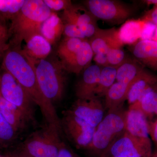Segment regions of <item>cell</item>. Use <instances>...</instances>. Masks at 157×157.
<instances>
[{
  "instance_id": "5bb4252c",
  "label": "cell",
  "mask_w": 157,
  "mask_h": 157,
  "mask_svg": "<svg viewBox=\"0 0 157 157\" xmlns=\"http://www.w3.org/2000/svg\"><path fill=\"white\" fill-rule=\"evenodd\" d=\"M102 68L96 64H92L84 69L81 78L75 86L77 99H89L94 97Z\"/></svg>"
},
{
  "instance_id": "b9f144b4",
  "label": "cell",
  "mask_w": 157,
  "mask_h": 157,
  "mask_svg": "<svg viewBox=\"0 0 157 157\" xmlns=\"http://www.w3.org/2000/svg\"><path fill=\"white\" fill-rule=\"evenodd\" d=\"M151 157H157V147L155 149L154 151H153Z\"/></svg>"
},
{
  "instance_id": "7bdbcfd3",
  "label": "cell",
  "mask_w": 157,
  "mask_h": 157,
  "mask_svg": "<svg viewBox=\"0 0 157 157\" xmlns=\"http://www.w3.org/2000/svg\"><path fill=\"white\" fill-rule=\"evenodd\" d=\"M153 40H156L157 41V27L156 29L155 33V35L154 38Z\"/></svg>"
},
{
  "instance_id": "e575fe53",
  "label": "cell",
  "mask_w": 157,
  "mask_h": 157,
  "mask_svg": "<svg viewBox=\"0 0 157 157\" xmlns=\"http://www.w3.org/2000/svg\"><path fill=\"white\" fill-rule=\"evenodd\" d=\"M8 37L9 35L6 28L3 26L0 27V55L9 48V45L7 44Z\"/></svg>"
},
{
  "instance_id": "277c9868",
  "label": "cell",
  "mask_w": 157,
  "mask_h": 157,
  "mask_svg": "<svg viewBox=\"0 0 157 157\" xmlns=\"http://www.w3.org/2000/svg\"><path fill=\"white\" fill-rule=\"evenodd\" d=\"M126 113L122 107L108 112L96 127L92 141L86 150L96 157H106L113 144L126 131Z\"/></svg>"
},
{
  "instance_id": "83f0119b",
  "label": "cell",
  "mask_w": 157,
  "mask_h": 157,
  "mask_svg": "<svg viewBox=\"0 0 157 157\" xmlns=\"http://www.w3.org/2000/svg\"><path fill=\"white\" fill-rule=\"evenodd\" d=\"M25 0H0V12L11 18L20 10Z\"/></svg>"
},
{
  "instance_id": "484cf974",
  "label": "cell",
  "mask_w": 157,
  "mask_h": 157,
  "mask_svg": "<svg viewBox=\"0 0 157 157\" xmlns=\"http://www.w3.org/2000/svg\"><path fill=\"white\" fill-rule=\"evenodd\" d=\"M84 39L65 37L60 43L57 49V55L60 60L63 63L70 59L80 47Z\"/></svg>"
},
{
  "instance_id": "44dd1931",
  "label": "cell",
  "mask_w": 157,
  "mask_h": 157,
  "mask_svg": "<svg viewBox=\"0 0 157 157\" xmlns=\"http://www.w3.org/2000/svg\"><path fill=\"white\" fill-rule=\"evenodd\" d=\"M146 21L143 19L128 20L118 30L121 42L124 44H135L140 40Z\"/></svg>"
},
{
  "instance_id": "e0dca14e",
  "label": "cell",
  "mask_w": 157,
  "mask_h": 157,
  "mask_svg": "<svg viewBox=\"0 0 157 157\" xmlns=\"http://www.w3.org/2000/svg\"><path fill=\"white\" fill-rule=\"evenodd\" d=\"M25 43L21 51L32 61L46 59L51 52L52 45L41 34L33 36Z\"/></svg>"
},
{
  "instance_id": "8992f818",
  "label": "cell",
  "mask_w": 157,
  "mask_h": 157,
  "mask_svg": "<svg viewBox=\"0 0 157 157\" xmlns=\"http://www.w3.org/2000/svg\"><path fill=\"white\" fill-rule=\"evenodd\" d=\"M0 94L19 108L31 123H36V105L14 76L6 70L0 76Z\"/></svg>"
},
{
  "instance_id": "9c48e42d",
  "label": "cell",
  "mask_w": 157,
  "mask_h": 157,
  "mask_svg": "<svg viewBox=\"0 0 157 157\" xmlns=\"http://www.w3.org/2000/svg\"><path fill=\"white\" fill-rule=\"evenodd\" d=\"M126 132L141 146L153 152L147 117L140 109L129 106L126 113Z\"/></svg>"
},
{
  "instance_id": "1f68e13d",
  "label": "cell",
  "mask_w": 157,
  "mask_h": 157,
  "mask_svg": "<svg viewBox=\"0 0 157 157\" xmlns=\"http://www.w3.org/2000/svg\"><path fill=\"white\" fill-rule=\"evenodd\" d=\"M157 27L155 24L146 21L140 40H153Z\"/></svg>"
},
{
  "instance_id": "8fae6325",
  "label": "cell",
  "mask_w": 157,
  "mask_h": 157,
  "mask_svg": "<svg viewBox=\"0 0 157 157\" xmlns=\"http://www.w3.org/2000/svg\"><path fill=\"white\" fill-rule=\"evenodd\" d=\"M152 153L137 143L125 131L113 144L106 157H151Z\"/></svg>"
},
{
  "instance_id": "5b68a950",
  "label": "cell",
  "mask_w": 157,
  "mask_h": 157,
  "mask_svg": "<svg viewBox=\"0 0 157 157\" xmlns=\"http://www.w3.org/2000/svg\"><path fill=\"white\" fill-rule=\"evenodd\" d=\"M61 131L56 126L45 124L29 135L19 151L32 157H57L63 141Z\"/></svg>"
},
{
  "instance_id": "8d00e7d4",
  "label": "cell",
  "mask_w": 157,
  "mask_h": 157,
  "mask_svg": "<svg viewBox=\"0 0 157 157\" xmlns=\"http://www.w3.org/2000/svg\"><path fill=\"white\" fill-rule=\"evenodd\" d=\"M94 60L96 64L101 68L109 67L107 55L104 54L98 53L94 55Z\"/></svg>"
},
{
  "instance_id": "4dcf8cb0",
  "label": "cell",
  "mask_w": 157,
  "mask_h": 157,
  "mask_svg": "<svg viewBox=\"0 0 157 157\" xmlns=\"http://www.w3.org/2000/svg\"><path fill=\"white\" fill-rule=\"evenodd\" d=\"M64 29L63 34L65 37L86 39L78 27L76 25L68 23H64Z\"/></svg>"
},
{
  "instance_id": "4316f807",
  "label": "cell",
  "mask_w": 157,
  "mask_h": 157,
  "mask_svg": "<svg viewBox=\"0 0 157 157\" xmlns=\"http://www.w3.org/2000/svg\"><path fill=\"white\" fill-rule=\"evenodd\" d=\"M15 131L0 113V148H7L14 143L17 137Z\"/></svg>"
},
{
  "instance_id": "cb8c5ba5",
  "label": "cell",
  "mask_w": 157,
  "mask_h": 157,
  "mask_svg": "<svg viewBox=\"0 0 157 157\" xmlns=\"http://www.w3.org/2000/svg\"><path fill=\"white\" fill-rule=\"evenodd\" d=\"M116 76V68L109 66L102 68L98 85L94 92V97L99 98L104 97L115 82Z\"/></svg>"
},
{
  "instance_id": "f35d334b",
  "label": "cell",
  "mask_w": 157,
  "mask_h": 157,
  "mask_svg": "<svg viewBox=\"0 0 157 157\" xmlns=\"http://www.w3.org/2000/svg\"><path fill=\"white\" fill-rule=\"evenodd\" d=\"M12 157H32L18 150L10 153Z\"/></svg>"
},
{
  "instance_id": "2e32d148",
  "label": "cell",
  "mask_w": 157,
  "mask_h": 157,
  "mask_svg": "<svg viewBox=\"0 0 157 157\" xmlns=\"http://www.w3.org/2000/svg\"><path fill=\"white\" fill-rule=\"evenodd\" d=\"M94 55L88 40L86 39L73 56L61 63L67 72L78 74L90 65Z\"/></svg>"
},
{
  "instance_id": "4fadbf2b",
  "label": "cell",
  "mask_w": 157,
  "mask_h": 157,
  "mask_svg": "<svg viewBox=\"0 0 157 157\" xmlns=\"http://www.w3.org/2000/svg\"><path fill=\"white\" fill-rule=\"evenodd\" d=\"M130 49L134 58L144 67L157 71V41L139 40Z\"/></svg>"
},
{
  "instance_id": "f1b7e54d",
  "label": "cell",
  "mask_w": 157,
  "mask_h": 157,
  "mask_svg": "<svg viewBox=\"0 0 157 157\" xmlns=\"http://www.w3.org/2000/svg\"><path fill=\"white\" fill-rule=\"evenodd\" d=\"M106 55L109 67L116 69L122 65L127 58L126 54L122 48L110 49Z\"/></svg>"
},
{
  "instance_id": "9a60e30c",
  "label": "cell",
  "mask_w": 157,
  "mask_h": 157,
  "mask_svg": "<svg viewBox=\"0 0 157 157\" xmlns=\"http://www.w3.org/2000/svg\"><path fill=\"white\" fill-rule=\"evenodd\" d=\"M157 89V75L144 69L129 89L127 100L129 105L136 103L146 93Z\"/></svg>"
},
{
  "instance_id": "60d3db41",
  "label": "cell",
  "mask_w": 157,
  "mask_h": 157,
  "mask_svg": "<svg viewBox=\"0 0 157 157\" xmlns=\"http://www.w3.org/2000/svg\"><path fill=\"white\" fill-rule=\"evenodd\" d=\"M0 157H12V156L10 153H8L5 155L0 154Z\"/></svg>"
},
{
  "instance_id": "7a4b0ae2",
  "label": "cell",
  "mask_w": 157,
  "mask_h": 157,
  "mask_svg": "<svg viewBox=\"0 0 157 157\" xmlns=\"http://www.w3.org/2000/svg\"><path fill=\"white\" fill-rule=\"evenodd\" d=\"M52 12L42 0H25L21 9L11 18L13 47L21 48L23 41L27 42L35 35H41L42 24Z\"/></svg>"
},
{
  "instance_id": "836d02e7",
  "label": "cell",
  "mask_w": 157,
  "mask_h": 157,
  "mask_svg": "<svg viewBox=\"0 0 157 157\" xmlns=\"http://www.w3.org/2000/svg\"><path fill=\"white\" fill-rule=\"evenodd\" d=\"M57 157H80L67 145L64 141H62Z\"/></svg>"
},
{
  "instance_id": "ffe728a7",
  "label": "cell",
  "mask_w": 157,
  "mask_h": 157,
  "mask_svg": "<svg viewBox=\"0 0 157 157\" xmlns=\"http://www.w3.org/2000/svg\"><path fill=\"white\" fill-rule=\"evenodd\" d=\"M144 69L143 65L135 59L127 57L122 65L117 69L116 80L131 86Z\"/></svg>"
},
{
  "instance_id": "ac0fdd59",
  "label": "cell",
  "mask_w": 157,
  "mask_h": 157,
  "mask_svg": "<svg viewBox=\"0 0 157 157\" xmlns=\"http://www.w3.org/2000/svg\"><path fill=\"white\" fill-rule=\"evenodd\" d=\"M0 113L17 132L24 130L30 121L16 106L0 94Z\"/></svg>"
},
{
  "instance_id": "f6af8a7d",
  "label": "cell",
  "mask_w": 157,
  "mask_h": 157,
  "mask_svg": "<svg viewBox=\"0 0 157 157\" xmlns=\"http://www.w3.org/2000/svg\"><path fill=\"white\" fill-rule=\"evenodd\" d=\"M113 157V156H108V157Z\"/></svg>"
},
{
  "instance_id": "ab89813d",
  "label": "cell",
  "mask_w": 157,
  "mask_h": 157,
  "mask_svg": "<svg viewBox=\"0 0 157 157\" xmlns=\"http://www.w3.org/2000/svg\"><path fill=\"white\" fill-rule=\"evenodd\" d=\"M143 2L146 4L147 6H150L151 5H153L155 6L157 5V0H146L143 1Z\"/></svg>"
},
{
  "instance_id": "d6986e66",
  "label": "cell",
  "mask_w": 157,
  "mask_h": 157,
  "mask_svg": "<svg viewBox=\"0 0 157 157\" xmlns=\"http://www.w3.org/2000/svg\"><path fill=\"white\" fill-rule=\"evenodd\" d=\"M62 16L64 22L73 24L78 27L98 22V19L84 6L72 4L63 11Z\"/></svg>"
},
{
  "instance_id": "ee69618b",
  "label": "cell",
  "mask_w": 157,
  "mask_h": 157,
  "mask_svg": "<svg viewBox=\"0 0 157 157\" xmlns=\"http://www.w3.org/2000/svg\"><path fill=\"white\" fill-rule=\"evenodd\" d=\"M2 26H2V25H1V24H0V27H2Z\"/></svg>"
},
{
  "instance_id": "30bf717a",
  "label": "cell",
  "mask_w": 157,
  "mask_h": 157,
  "mask_svg": "<svg viewBox=\"0 0 157 157\" xmlns=\"http://www.w3.org/2000/svg\"><path fill=\"white\" fill-rule=\"evenodd\" d=\"M71 113L96 128L104 117V107L100 98L77 99L69 109Z\"/></svg>"
},
{
  "instance_id": "f546056e",
  "label": "cell",
  "mask_w": 157,
  "mask_h": 157,
  "mask_svg": "<svg viewBox=\"0 0 157 157\" xmlns=\"http://www.w3.org/2000/svg\"><path fill=\"white\" fill-rule=\"evenodd\" d=\"M43 2L52 11H64L72 4L69 0H44Z\"/></svg>"
},
{
  "instance_id": "603a6c76",
  "label": "cell",
  "mask_w": 157,
  "mask_h": 157,
  "mask_svg": "<svg viewBox=\"0 0 157 157\" xmlns=\"http://www.w3.org/2000/svg\"><path fill=\"white\" fill-rule=\"evenodd\" d=\"M131 86L115 82L107 91L105 97V106L108 112L114 111L122 107L124 102L127 100Z\"/></svg>"
},
{
  "instance_id": "d6a6232c",
  "label": "cell",
  "mask_w": 157,
  "mask_h": 157,
  "mask_svg": "<svg viewBox=\"0 0 157 157\" xmlns=\"http://www.w3.org/2000/svg\"><path fill=\"white\" fill-rule=\"evenodd\" d=\"M78 28L85 37L86 39V38L90 39L94 36L99 29L98 23L88 24L78 27Z\"/></svg>"
},
{
  "instance_id": "7402d4cb",
  "label": "cell",
  "mask_w": 157,
  "mask_h": 157,
  "mask_svg": "<svg viewBox=\"0 0 157 157\" xmlns=\"http://www.w3.org/2000/svg\"><path fill=\"white\" fill-rule=\"evenodd\" d=\"M65 24L61 17L52 12L49 17L42 24L41 34L51 45L60 39L63 33Z\"/></svg>"
},
{
  "instance_id": "7c38bea8",
  "label": "cell",
  "mask_w": 157,
  "mask_h": 157,
  "mask_svg": "<svg viewBox=\"0 0 157 157\" xmlns=\"http://www.w3.org/2000/svg\"><path fill=\"white\" fill-rule=\"evenodd\" d=\"M94 55L107 54L109 50L121 48L124 44L121 42L118 30L115 27L109 29L99 28L94 36L88 40Z\"/></svg>"
},
{
  "instance_id": "d4e9b609",
  "label": "cell",
  "mask_w": 157,
  "mask_h": 157,
  "mask_svg": "<svg viewBox=\"0 0 157 157\" xmlns=\"http://www.w3.org/2000/svg\"><path fill=\"white\" fill-rule=\"evenodd\" d=\"M129 106L140 109L147 119L157 116V89L146 93L139 101Z\"/></svg>"
},
{
  "instance_id": "74e56055",
  "label": "cell",
  "mask_w": 157,
  "mask_h": 157,
  "mask_svg": "<svg viewBox=\"0 0 157 157\" xmlns=\"http://www.w3.org/2000/svg\"><path fill=\"white\" fill-rule=\"evenodd\" d=\"M150 134L153 140L157 143V120L150 124Z\"/></svg>"
},
{
  "instance_id": "3957f363",
  "label": "cell",
  "mask_w": 157,
  "mask_h": 157,
  "mask_svg": "<svg viewBox=\"0 0 157 157\" xmlns=\"http://www.w3.org/2000/svg\"><path fill=\"white\" fill-rule=\"evenodd\" d=\"M33 62L37 81L43 95L53 105L60 101L64 92L67 72L61 61L57 58L51 57Z\"/></svg>"
},
{
  "instance_id": "52a82bcc",
  "label": "cell",
  "mask_w": 157,
  "mask_h": 157,
  "mask_svg": "<svg viewBox=\"0 0 157 157\" xmlns=\"http://www.w3.org/2000/svg\"><path fill=\"white\" fill-rule=\"evenodd\" d=\"M83 4L97 19L112 25L124 23L135 12L132 6L117 0H86Z\"/></svg>"
},
{
  "instance_id": "d590c367",
  "label": "cell",
  "mask_w": 157,
  "mask_h": 157,
  "mask_svg": "<svg viewBox=\"0 0 157 157\" xmlns=\"http://www.w3.org/2000/svg\"><path fill=\"white\" fill-rule=\"evenodd\" d=\"M142 19L155 24L157 26V6L147 11Z\"/></svg>"
},
{
  "instance_id": "6da1fadb",
  "label": "cell",
  "mask_w": 157,
  "mask_h": 157,
  "mask_svg": "<svg viewBox=\"0 0 157 157\" xmlns=\"http://www.w3.org/2000/svg\"><path fill=\"white\" fill-rule=\"evenodd\" d=\"M3 66L39 107L45 124L53 125L61 130L60 118L54 105L45 98L39 88L34 63L24 54L21 48L13 47L9 49L4 57Z\"/></svg>"
},
{
  "instance_id": "ba28073f",
  "label": "cell",
  "mask_w": 157,
  "mask_h": 157,
  "mask_svg": "<svg viewBox=\"0 0 157 157\" xmlns=\"http://www.w3.org/2000/svg\"><path fill=\"white\" fill-rule=\"evenodd\" d=\"M61 130L76 148L86 149L92 141L96 128L67 110L60 119Z\"/></svg>"
}]
</instances>
